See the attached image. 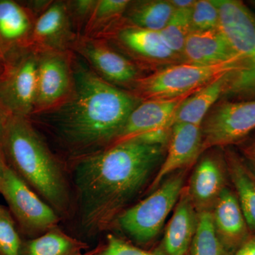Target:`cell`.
<instances>
[{
  "label": "cell",
  "instance_id": "e575fe53",
  "mask_svg": "<svg viewBox=\"0 0 255 255\" xmlns=\"http://www.w3.org/2000/svg\"><path fill=\"white\" fill-rule=\"evenodd\" d=\"M9 116L7 115L4 111L0 108V145H2L3 137L5 130V125H6V120H7Z\"/></svg>",
  "mask_w": 255,
  "mask_h": 255
},
{
  "label": "cell",
  "instance_id": "8992f818",
  "mask_svg": "<svg viewBox=\"0 0 255 255\" xmlns=\"http://www.w3.org/2000/svg\"><path fill=\"white\" fill-rule=\"evenodd\" d=\"M215 3L219 8L220 31L248 67L226 96L255 100V16L241 1L216 0Z\"/></svg>",
  "mask_w": 255,
  "mask_h": 255
},
{
  "label": "cell",
  "instance_id": "f1b7e54d",
  "mask_svg": "<svg viewBox=\"0 0 255 255\" xmlns=\"http://www.w3.org/2000/svg\"><path fill=\"white\" fill-rule=\"evenodd\" d=\"M21 241L11 215L3 209L0 211V255H21Z\"/></svg>",
  "mask_w": 255,
  "mask_h": 255
},
{
  "label": "cell",
  "instance_id": "3957f363",
  "mask_svg": "<svg viewBox=\"0 0 255 255\" xmlns=\"http://www.w3.org/2000/svg\"><path fill=\"white\" fill-rule=\"evenodd\" d=\"M1 146L9 167L57 214H65L70 196L65 169L29 119L9 116Z\"/></svg>",
  "mask_w": 255,
  "mask_h": 255
},
{
  "label": "cell",
  "instance_id": "4dcf8cb0",
  "mask_svg": "<svg viewBox=\"0 0 255 255\" xmlns=\"http://www.w3.org/2000/svg\"><path fill=\"white\" fill-rule=\"evenodd\" d=\"M96 255H160L132 246L114 235H109L107 244Z\"/></svg>",
  "mask_w": 255,
  "mask_h": 255
},
{
  "label": "cell",
  "instance_id": "cb8c5ba5",
  "mask_svg": "<svg viewBox=\"0 0 255 255\" xmlns=\"http://www.w3.org/2000/svg\"><path fill=\"white\" fill-rule=\"evenodd\" d=\"M85 243L70 237L58 227L28 241L21 255H81Z\"/></svg>",
  "mask_w": 255,
  "mask_h": 255
},
{
  "label": "cell",
  "instance_id": "7402d4cb",
  "mask_svg": "<svg viewBox=\"0 0 255 255\" xmlns=\"http://www.w3.org/2000/svg\"><path fill=\"white\" fill-rule=\"evenodd\" d=\"M231 74L214 80L189 96L174 114L173 126L176 124L201 126L208 112L227 93Z\"/></svg>",
  "mask_w": 255,
  "mask_h": 255
},
{
  "label": "cell",
  "instance_id": "74e56055",
  "mask_svg": "<svg viewBox=\"0 0 255 255\" xmlns=\"http://www.w3.org/2000/svg\"><path fill=\"white\" fill-rule=\"evenodd\" d=\"M100 250L101 248H96L93 251L88 252V253H85V254H82L81 255H96L100 251Z\"/></svg>",
  "mask_w": 255,
  "mask_h": 255
},
{
  "label": "cell",
  "instance_id": "83f0119b",
  "mask_svg": "<svg viewBox=\"0 0 255 255\" xmlns=\"http://www.w3.org/2000/svg\"><path fill=\"white\" fill-rule=\"evenodd\" d=\"M191 32L217 29L219 11L214 0H197L191 10Z\"/></svg>",
  "mask_w": 255,
  "mask_h": 255
},
{
  "label": "cell",
  "instance_id": "5b68a950",
  "mask_svg": "<svg viewBox=\"0 0 255 255\" xmlns=\"http://www.w3.org/2000/svg\"><path fill=\"white\" fill-rule=\"evenodd\" d=\"M186 169L169 175L140 202L128 208L116 222L126 235L138 244L153 241L175 207L185 182Z\"/></svg>",
  "mask_w": 255,
  "mask_h": 255
},
{
  "label": "cell",
  "instance_id": "30bf717a",
  "mask_svg": "<svg viewBox=\"0 0 255 255\" xmlns=\"http://www.w3.org/2000/svg\"><path fill=\"white\" fill-rule=\"evenodd\" d=\"M0 194L24 232L42 235L56 227L59 215L9 164L0 182Z\"/></svg>",
  "mask_w": 255,
  "mask_h": 255
},
{
  "label": "cell",
  "instance_id": "ffe728a7",
  "mask_svg": "<svg viewBox=\"0 0 255 255\" xmlns=\"http://www.w3.org/2000/svg\"><path fill=\"white\" fill-rule=\"evenodd\" d=\"M241 57L222 32L217 29L193 31L188 36L183 52L184 63L211 65Z\"/></svg>",
  "mask_w": 255,
  "mask_h": 255
},
{
  "label": "cell",
  "instance_id": "ab89813d",
  "mask_svg": "<svg viewBox=\"0 0 255 255\" xmlns=\"http://www.w3.org/2000/svg\"><path fill=\"white\" fill-rule=\"evenodd\" d=\"M1 209H2V207H1V206H0V211H1Z\"/></svg>",
  "mask_w": 255,
  "mask_h": 255
},
{
  "label": "cell",
  "instance_id": "f35d334b",
  "mask_svg": "<svg viewBox=\"0 0 255 255\" xmlns=\"http://www.w3.org/2000/svg\"><path fill=\"white\" fill-rule=\"evenodd\" d=\"M251 4L253 5V6H255V1H251Z\"/></svg>",
  "mask_w": 255,
  "mask_h": 255
},
{
  "label": "cell",
  "instance_id": "d6a6232c",
  "mask_svg": "<svg viewBox=\"0 0 255 255\" xmlns=\"http://www.w3.org/2000/svg\"><path fill=\"white\" fill-rule=\"evenodd\" d=\"M233 255H255V235L242 245Z\"/></svg>",
  "mask_w": 255,
  "mask_h": 255
},
{
  "label": "cell",
  "instance_id": "8d00e7d4",
  "mask_svg": "<svg viewBox=\"0 0 255 255\" xmlns=\"http://www.w3.org/2000/svg\"><path fill=\"white\" fill-rule=\"evenodd\" d=\"M5 67H6V58H5L4 53L0 49V77L4 73Z\"/></svg>",
  "mask_w": 255,
  "mask_h": 255
},
{
  "label": "cell",
  "instance_id": "484cf974",
  "mask_svg": "<svg viewBox=\"0 0 255 255\" xmlns=\"http://www.w3.org/2000/svg\"><path fill=\"white\" fill-rule=\"evenodd\" d=\"M190 249L191 255H231L216 235L211 211L199 214L197 228Z\"/></svg>",
  "mask_w": 255,
  "mask_h": 255
},
{
  "label": "cell",
  "instance_id": "7a4b0ae2",
  "mask_svg": "<svg viewBox=\"0 0 255 255\" xmlns=\"http://www.w3.org/2000/svg\"><path fill=\"white\" fill-rule=\"evenodd\" d=\"M74 75L71 98L59 108L38 115L45 117L71 160L113 145L129 115L141 102L130 92L102 80L75 54Z\"/></svg>",
  "mask_w": 255,
  "mask_h": 255
},
{
  "label": "cell",
  "instance_id": "8fae6325",
  "mask_svg": "<svg viewBox=\"0 0 255 255\" xmlns=\"http://www.w3.org/2000/svg\"><path fill=\"white\" fill-rule=\"evenodd\" d=\"M38 52L39 60L33 115H41L59 108L71 98L75 86V54L73 52Z\"/></svg>",
  "mask_w": 255,
  "mask_h": 255
},
{
  "label": "cell",
  "instance_id": "f546056e",
  "mask_svg": "<svg viewBox=\"0 0 255 255\" xmlns=\"http://www.w3.org/2000/svg\"><path fill=\"white\" fill-rule=\"evenodd\" d=\"M97 0H70L66 1L69 15L74 29L81 36L91 17Z\"/></svg>",
  "mask_w": 255,
  "mask_h": 255
},
{
  "label": "cell",
  "instance_id": "6da1fadb",
  "mask_svg": "<svg viewBox=\"0 0 255 255\" xmlns=\"http://www.w3.org/2000/svg\"><path fill=\"white\" fill-rule=\"evenodd\" d=\"M166 150L130 140L72 160L82 231L97 234L113 224L152 182Z\"/></svg>",
  "mask_w": 255,
  "mask_h": 255
},
{
  "label": "cell",
  "instance_id": "44dd1931",
  "mask_svg": "<svg viewBox=\"0 0 255 255\" xmlns=\"http://www.w3.org/2000/svg\"><path fill=\"white\" fill-rule=\"evenodd\" d=\"M227 173L251 232H255V175L243 157L226 147L223 151Z\"/></svg>",
  "mask_w": 255,
  "mask_h": 255
},
{
  "label": "cell",
  "instance_id": "9c48e42d",
  "mask_svg": "<svg viewBox=\"0 0 255 255\" xmlns=\"http://www.w3.org/2000/svg\"><path fill=\"white\" fill-rule=\"evenodd\" d=\"M255 129V100H220L201 124L202 154L238 143Z\"/></svg>",
  "mask_w": 255,
  "mask_h": 255
},
{
  "label": "cell",
  "instance_id": "e0dca14e",
  "mask_svg": "<svg viewBox=\"0 0 255 255\" xmlns=\"http://www.w3.org/2000/svg\"><path fill=\"white\" fill-rule=\"evenodd\" d=\"M215 231L230 253L236 252L250 237L247 223L235 192L226 187L211 211Z\"/></svg>",
  "mask_w": 255,
  "mask_h": 255
},
{
  "label": "cell",
  "instance_id": "4316f807",
  "mask_svg": "<svg viewBox=\"0 0 255 255\" xmlns=\"http://www.w3.org/2000/svg\"><path fill=\"white\" fill-rule=\"evenodd\" d=\"M190 13L191 10H174L167 24L159 31L167 46L182 58L186 41L191 32Z\"/></svg>",
  "mask_w": 255,
  "mask_h": 255
},
{
  "label": "cell",
  "instance_id": "7c38bea8",
  "mask_svg": "<svg viewBox=\"0 0 255 255\" xmlns=\"http://www.w3.org/2000/svg\"><path fill=\"white\" fill-rule=\"evenodd\" d=\"M71 51L102 80L127 91L145 75L127 57L100 38L78 36Z\"/></svg>",
  "mask_w": 255,
  "mask_h": 255
},
{
  "label": "cell",
  "instance_id": "2e32d148",
  "mask_svg": "<svg viewBox=\"0 0 255 255\" xmlns=\"http://www.w3.org/2000/svg\"><path fill=\"white\" fill-rule=\"evenodd\" d=\"M191 95L193 94L169 100L140 102L129 115L113 145L132 140L156 129L173 127L174 114L179 106Z\"/></svg>",
  "mask_w": 255,
  "mask_h": 255
},
{
  "label": "cell",
  "instance_id": "ac0fdd59",
  "mask_svg": "<svg viewBox=\"0 0 255 255\" xmlns=\"http://www.w3.org/2000/svg\"><path fill=\"white\" fill-rule=\"evenodd\" d=\"M36 16L25 5L0 0V49L6 56L32 46Z\"/></svg>",
  "mask_w": 255,
  "mask_h": 255
},
{
  "label": "cell",
  "instance_id": "d4e9b609",
  "mask_svg": "<svg viewBox=\"0 0 255 255\" xmlns=\"http://www.w3.org/2000/svg\"><path fill=\"white\" fill-rule=\"evenodd\" d=\"M129 0H97L81 36L100 38L123 21Z\"/></svg>",
  "mask_w": 255,
  "mask_h": 255
},
{
  "label": "cell",
  "instance_id": "836d02e7",
  "mask_svg": "<svg viewBox=\"0 0 255 255\" xmlns=\"http://www.w3.org/2000/svg\"><path fill=\"white\" fill-rule=\"evenodd\" d=\"M174 10H191L196 0H169Z\"/></svg>",
  "mask_w": 255,
  "mask_h": 255
},
{
  "label": "cell",
  "instance_id": "d6986e66",
  "mask_svg": "<svg viewBox=\"0 0 255 255\" xmlns=\"http://www.w3.org/2000/svg\"><path fill=\"white\" fill-rule=\"evenodd\" d=\"M199 221V214L184 187L165 229L162 249L165 255H185L190 249Z\"/></svg>",
  "mask_w": 255,
  "mask_h": 255
},
{
  "label": "cell",
  "instance_id": "ba28073f",
  "mask_svg": "<svg viewBox=\"0 0 255 255\" xmlns=\"http://www.w3.org/2000/svg\"><path fill=\"white\" fill-rule=\"evenodd\" d=\"M39 52L33 48L18 50L6 58L0 77V108L8 116L33 115L36 103Z\"/></svg>",
  "mask_w": 255,
  "mask_h": 255
},
{
  "label": "cell",
  "instance_id": "5bb4252c",
  "mask_svg": "<svg viewBox=\"0 0 255 255\" xmlns=\"http://www.w3.org/2000/svg\"><path fill=\"white\" fill-rule=\"evenodd\" d=\"M226 174L223 152H209L196 164L186 187L198 214L212 211L226 187Z\"/></svg>",
  "mask_w": 255,
  "mask_h": 255
},
{
  "label": "cell",
  "instance_id": "9a60e30c",
  "mask_svg": "<svg viewBox=\"0 0 255 255\" xmlns=\"http://www.w3.org/2000/svg\"><path fill=\"white\" fill-rule=\"evenodd\" d=\"M78 36L66 1H53L35 21L32 46L38 51H71Z\"/></svg>",
  "mask_w": 255,
  "mask_h": 255
},
{
  "label": "cell",
  "instance_id": "4fadbf2b",
  "mask_svg": "<svg viewBox=\"0 0 255 255\" xmlns=\"http://www.w3.org/2000/svg\"><path fill=\"white\" fill-rule=\"evenodd\" d=\"M202 154L201 126L176 124L172 127L165 156L148 191L152 192L164 179L186 169Z\"/></svg>",
  "mask_w": 255,
  "mask_h": 255
},
{
  "label": "cell",
  "instance_id": "603a6c76",
  "mask_svg": "<svg viewBox=\"0 0 255 255\" xmlns=\"http://www.w3.org/2000/svg\"><path fill=\"white\" fill-rule=\"evenodd\" d=\"M174 11L169 0H136L130 1L124 18L133 26L159 32L167 24Z\"/></svg>",
  "mask_w": 255,
  "mask_h": 255
},
{
  "label": "cell",
  "instance_id": "52a82bcc",
  "mask_svg": "<svg viewBox=\"0 0 255 255\" xmlns=\"http://www.w3.org/2000/svg\"><path fill=\"white\" fill-rule=\"evenodd\" d=\"M98 38L107 41L147 75L184 63L182 57L167 46L159 32L133 26L125 18Z\"/></svg>",
  "mask_w": 255,
  "mask_h": 255
},
{
  "label": "cell",
  "instance_id": "d590c367",
  "mask_svg": "<svg viewBox=\"0 0 255 255\" xmlns=\"http://www.w3.org/2000/svg\"><path fill=\"white\" fill-rule=\"evenodd\" d=\"M8 166L7 161L3 151L2 146L0 145V182L2 179L4 175L5 169Z\"/></svg>",
  "mask_w": 255,
  "mask_h": 255
},
{
  "label": "cell",
  "instance_id": "1f68e13d",
  "mask_svg": "<svg viewBox=\"0 0 255 255\" xmlns=\"http://www.w3.org/2000/svg\"><path fill=\"white\" fill-rule=\"evenodd\" d=\"M245 160L255 175V140L242 147Z\"/></svg>",
  "mask_w": 255,
  "mask_h": 255
},
{
  "label": "cell",
  "instance_id": "277c9868",
  "mask_svg": "<svg viewBox=\"0 0 255 255\" xmlns=\"http://www.w3.org/2000/svg\"><path fill=\"white\" fill-rule=\"evenodd\" d=\"M247 70L246 62L241 57L211 65L184 62L140 77L128 92L140 102L169 100L195 93L214 80L235 73L231 75V88Z\"/></svg>",
  "mask_w": 255,
  "mask_h": 255
}]
</instances>
